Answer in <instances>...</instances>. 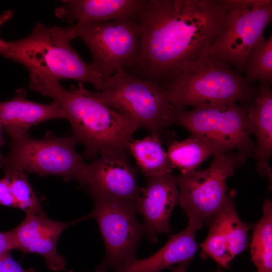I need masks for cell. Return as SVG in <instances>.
I'll list each match as a JSON object with an SVG mask.
<instances>
[{
  "label": "cell",
  "mask_w": 272,
  "mask_h": 272,
  "mask_svg": "<svg viewBox=\"0 0 272 272\" xmlns=\"http://www.w3.org/2000/svg\"><path fill=\"white\" fill-rule=\"evenodd\" d=\"M228 13L226 0H145L135 17L142 77L162 86L207 54Z\"/></svg>",
  "instance_id": "1"
},
{
  "label": "cell",
  "mask_w": 272,
  "mask_h": 272,
  "mask_svg": "<svg viewBox=\"0 0 272 272\" xmlns=\"http://www.w3.org/2000/svg\"><path fill=\"white\" fill-rule=\"evenodd\" d=\"M29 89L59 104L71 125L73 137L84 147V157L94 159L109 150L128 151L138 125L101 102L83 84L65 89L59 81L33 71L29 72Z\"/></svg>",
  "instance_id": "2"
},
{
  "label": "cell",
  "mask_w": 272,
  "mask_h": 272,
  "mask_svg": "<svg viewBox=\"0 0 272 272\" xmlns=\"http://www.w3.org/2000/svg\"><path fill=\"white\" fill-rule=\"evenodd\" d=\"M75 38L72 26L48 27L38 22L23 38L10 41L0 38V55L22 64L29 72L42 73L59 81L90 84L99 91L104 79L73 49L71 42Z\"/></svg>",
  "instance_id": "3"
},
{
  "label": "cell",
  "mask_w": 272,
  "mask_h": 272,
  "mask_svg": "<svg viewBox=\"0 0 272 272\" xmlns=\"http://www.w3.org/2000/svg\"><path fill=\"white\" fill-rule=\"evenodd\" d=\"M228 63L208 53L162 85L175 107L202 108L250 103L257 88Z\"/></svg>",
  "instance_id": "4"
},
{
  "label": "cell",
  "mask_w": 272,
  "mask_h": 272,
  "mask_svg": "<svg viewBox=\"0 0 272 272\" xmlns=\"http://www.w3.org/2000/svg\"><path fill=\"white\" fill-rule=\"evenodd\" d=\"M92 92L105 104L161 141L166 136V128L173 124L174 107L165 89L154 81L130 75L125 69L105 79L100 90Z\"/></svg>",
  "instance_id": "5"
},
{
  "label": "cell",
  "mask_w": 272,
  "mask_h": 272,
  "mask_svg": "<svg viewBox=\"0 0 272 272\" xmlns=\"http://www.w3.org/2000/svg\"><path fill=\"white\" fill-rule=\"evenodd\" d=\"M10 139L9 152L0 163L4 173L22 171L40 176L57 175L66 182L79 180L85 163L75 149L73 137H58L48 132L41 139L29 134Z\"/></svg>",
  "instance_id": "6"
},
{
  "label": "cell",
  "mask_w": 272,
  "mask_h": 272,
  "mask_svg": "<svg viewBox=\"0 0 272 272\" xmlns=\"http://www.w3.org/2000/svg\"><path fill=\"white\" fill-rule=\"evenodd\" d=\"M173 124L209 142L220 152L234 150L247 158L253 156L255 144L247 106L231 103L190 110L174 107Z\"/></svg>",
  "instance_id": "7"
},
{
  "label": "cell",
  "mask_w": 272,
  "mask_h": 272,
  "mask_svg": "<svg viewBox=\"0 0 272 272\" xmlns=\"http://www.w3.org/2000/svg\"><path fill=\"white\" fill-rule=\"evenodd\" d=\"M207 169L174 176L179 203L188 218L209 223L227 202L226 182L247 157L236 151L215 154Z\"/></svg>",
  "instance_id": "8"
},
{
  "label": "cell",
  "mask_w": 272,
  "mask_h": 272,
  "mask_svg": "<svg viewBox=\"0 0 272 272\" xmlns=\"http://www.w3.org/2000/svg\"><path fill=\"white\" fill-rule=\"evenodd\" d=\"M228 13L224 29L209 49L240 73L244 71L263 31L272 20L271 0H226Z\"/></svg>",
  "instance_id": "9"
},
{
  "label": "cell",
  "mask_w": 272,
  "mask_h": 272,
  "mask_svg": "<svg viewBox=\"0 0 272 272\" xmlns=\"http://www.w3.org/2000/svg\"><path fill=\"white\" fill-rule=\"evenodd\" d=\"M75 37L89 49L90 63L104 79L137 64L141 28L135 17L99 23H77Z\"/></svg>",
  "instance_id": "10"
},
{
  "label": "cell",
  "mask_w": 272,
  "mask_h": 272,
  "mask_svg": "<svg viewBox=\"0 0 272 272\" xmlns=\"http://www.w3.org/2000/svg\"><path fill=\"white\" fill-rule=\"evenodd\" d=\"M91 196L93 210L84 217L93 218L102 235L105 256L100 265L115 269L135 257L143 225L136 217L135 205L108 196Z\"/></svg>",
  "instance_id": "11"
},
{
  "label": "cell",
  "mask_w": 272,
  "mask_h": 272,
  "mask_svg": "<svg viewBox=\"0 0 272 272\" xmlns=\"http://www.w3.org/2000/svg\"><path fill=\"white\" fill-rule=\"evenodd\" d=\"M125 152L105 151L91 163H85L79 185L91 195L108 196L136 206L142 188L138 183L137 169Z\"/></svg>",
  "instance_id": "12"
},
{
  "label": "cell",
  "mask_w": 272,
  "mask_h": 272,
  "mask_svg": "<svg viewBox=\"0 0 272 272\" xmlns=\"http://www.w3.org/2000/svg\"><path fill=\"white\" fill-rule=\"evenodd\" d=\"M84 220L83 217L69 222L50 219L45 214H26L24 220L17 227L10 230L14 249L24 254L42 255L46 266L53 271L65 269L64 258L56 250V243L61 233L67 227Z\"/></svg>",
  "instance_id": "13"
},
{
  "label": "cell",
  "mask_w": 272,
  "mask_h": 272,
  "mask_svg": "<svg viewBox=\"0 0 272 272\" xmlns=\"http://www.w3.org/2000/svg\"><path fill=\"white\" fill-rule=\"evenodd\" d=\"M229 194L227 202L209 223L208 236L200 244L201 256L213 258L224 268H228L232 259L246 248L251 227L237 214L235 191L232 190Z\"/></svg>",
  "instance_id": "14"
},
{
  "label": "cell",
  "mask_w": 272,
  "mask_h": 272,
  "mask_svg": "<svg viewBox=\"0 0 272 272\" xmlns=\"http://www.w3.org/2000/svg\"><path fill=\"white\" fill-rule=\"evenodd\" d=\"M179 204V191L172 173L146 176L136 209L144 218L143 228L151 241L170 230L169 220L172 210Z\"/></svg>",
  "instance_id": "15"
},
{
  "label": "cell",
  "mask_w": 272,
  "mask_h": 272,
  "mask_svg": "<svg viewBox=\"0 0 272 272\" xmlns=\"http://www.w3.org/2000/svg\"><path fill=\"white\" fill-rule=\"evenodd\" d=\"M202 226L198 220L188 218L187 227L170 235L168 242L155 253L143 259L134 257L112 272H161L175 264L189 262L197 249L195 234Z\"/></svg>",
  "instance_id": "16"
},
{
  "label": "cell",
  "mask_w": 272,
  "mask_h": 272,
  "mask_svg": "<svg viewBox=\"0 0 272 272\" xmlns=\"http://www.w3.org/2000/svg\"><path fill=\"white\" fill-rule=\"evenodd\" d=\"M58 118L65 119V116L57 101L43 104L29 100L22 88L12 99L0 102V124L10 138L28 134L32 126Z\"/></svg>",
  "instance_id": "17"
},
{
  "label": "cell",
  "mask_w": 272,
  "mask_h": 272,
  "mask_svg": "<svg viewBox=\"0 0 272 272\" xmlns=\"http://www.w3.org/2000/svg\"><path fill=\"white\" fill-rule=\"evenodd\" d=\"M145 0H68L55 8V15L70 22L99 23L136 17Z\"/></svg>",
  "instance_id": "18"
},
{
  "label": "cell",
  "mask_w": 272,
  "mask_h": 272,
  "mask_svg": "<svg viewBox=\"0 0 272 272\" xmlns=\"http://www.w3.org/2000/svg\"><path fill=\"white\" fill-rule=\"evenodd\" d=\"M271 83H260L253 101L247 106V116L256 138L253 157L260 176L271 182L272 172L269 160L272 153Z\"/></svg>",
  "instance_id": "19"
},
{
  "label": "cell",
  "mask_w": 272,
  "mask_h": 272,
  "mask_svg": "<svg viewBox=\"0 0 272 272\" xmlns=\"http://www.w3.org/2000/svg\"><path fill=\"white\" fill-rule=\"evenodd\" d=\"M166 153L173 168L185 174L195 170L211 155L222 152L209 142L191 134L180 142L172 141Z\"/></svg>",
  "instance_id": "20"
},
{
  "label": "cell",
  "mask_w": 272,
  "mask_h": 272,
  "mask_svg": "<svg viewBox=\"0 0 272 272\" xmlns=\"http://www.w3.org/2000/svg\"><path fill=\"white\" fill-rule=\"evenodd\" d=\"M161 144V140L151 135L140 140L132 138L129 143L128 151L146 176L172 173L173 167Z\"/></svg>",
  "instance_id": "21"
},
{
  "label": "cell",
  "mask_w": 272,
  "mask_h": 272,
  "mask_svg": "<svg viewBox=\"0 0 272 272\" xmlns=\"http://www.w3.org/2000/svg\"><path fill=\"white\" fill-rule=\"evenodd\" d=\"M261 218L253 226L250 244L251 260L257 272H272V203L263 204Z\"/></svg>",
  "instance_id": "22"
},
{
  "label": "cell",
  "mask_w": 272,
  "mask_h": 272,
  "mask_svg": "<svg viewBox=\"0 0 272 272\" xmlns=\"http://www.w3.org/2000/svg\"><path fill=\"white\" fill-rule=\"evenodd\" d=\"M245 77L253 83L272 82V35L259 42L252 51L246 64Z\"/></svg>",
  "instance_id": "23"
},
{
  "label": "cell",
  "mask_w": 272,
  "mask_h": 272,
  "mask_svg": "<svg viewBox=\"0 0 272 272\" xmlns=\"http://www.w3.org/2000/svg\"><path fill=\"white\" fill-rule=\"evenodd\" d=\"M5 176L9 180L10 191L15 199L18 208L25 211L26 214H45L25 172L12 171L5 173Z\"/></svg>",
  "instance_id": "24"
},
{
  "label": "cell",
  "mask_w": 272,
  "mask_h": 272,
  "mask_svg": "<svg viewBox=\"0 0 272 272\" xmlns=\"http://www.w3.org/2000/svg\"><path fill=\"white\" fill-rule=\"evenodd\" d=\"M0 272H34L23 268L12 256L11 251L0 256Z\"/></svg>",
  "instance_id": "25"
},
{
  "label": "cell",
  "mask_w": 272,
  "mask_h": 272,
  "mask_svg": "<svg viewBox=\"0 0 272 272\" xmlns=\"http://www.w3.org/2000/svg\"><path fill=\"white\" fill-rule=\"evenodd\" d=\"M0 205L18 208L17 203L9 189V180L5 176L0 179Z\"/></svg>",
  "instance_id": "26"
},
{
  "label": "cell",
  "mask_w": 272,
  "mask_h": 272,
  "mask_svg": "<svg viewBox=\"0 0 272 272\" xmlns=\"http://www.w3.org/2000/svg\"><path fill=\"white\" fill-rule=\"evenodd\" d=\"M14 249L10 231L0 232V256Z\"/></svg>",
  "instance_id": "27"
},
{
  "label": "cell",
  "mask_w": 272,
  "mask_h": 272,
  "mask_svg": "<svg viewBox=\"0 0 272 272\" xmlns=\"http://www.w3.org/2000/svg\"><path fill=\"white\" fill-rule=\"evenodd\" d=\"M189 262H184L177 264L175 266H172L170 269L172 272H186V268Z\"/></svg>",
  "instance_id": "28"
},
{
  "label": "cell",
  "mask_w": 272,
  "mask_h": 272,
  "mask_svg": "<svg viewBox=\"0 0 272 272\" xmlns=\"http://www.w3.org/2000/svg\"><path fill=\"white\" fill-rule=\"evenodd\" d=\"M13 14L12 10H8L0 16V27L12 17Z\"/></svg>",
  "instance_id": "29"
},
{
  "label": "cell",
  "mask_w": 272,
  "mask_h": 272,
  "mask_svg": "<svg viewBox=\"0 0 272 272\" xmlns=\"http://www.w3.org/2000/svg\"><path fill=\"white\" fill-rule=\"evenodd\" d=\"M2 126L0 124V147L4 144V139L3 137L2 131ZM3 156L0 154V163L1 162Z\"/></svg>",
  "instance_id": "30"
},
{
  "label": "cell",
  "mask_w": 272,
  "mask_h": 272,
  "mask_svg": "<svg viewBox=\"0 0 272 272\" xmlns=\"http://www.w3.org/2000/svg\"><path fill=\"white\" fill-rule=\"evenodd\" d=\"M106 268L102 266L101 265H99L97 267L96 269L95 272H107L106 271ZM67 272H74L73 270H70Z\"/></svg>",
  "instance_id": "31"
},
{
  "label": "cell",
  "mask_w": 272,
  "mask_h": 272,
  "mask_svg": "<svg viewBox=\"0 0 272 272\" xmlns=\"http://www.w3.org/2000/svg\"><path fill=\"white\" fill-rule=\"evenodd\" d=\"M217 272H221V271L220 270H219L218 271H217Z\"/></svg>",
  "instance_id": "32"
}]
</instances>
